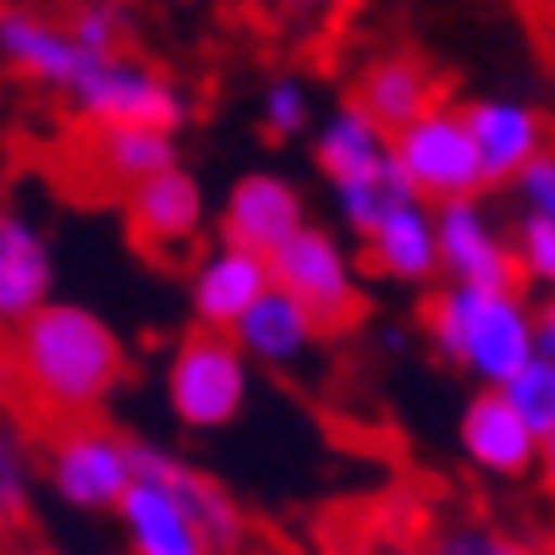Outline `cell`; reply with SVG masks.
I'll return each instance as SVG.
<instances>
[{
  "label": "cell",
  "mask_w": 555,
  "mask_h": 555,
  "mask_svg": "<svg viewBox=\"0 0 555 555\" xmlns=\"http://www.w3.org/2000/svg\"><path fill=\"white\" fill-rule=\"evenodd\" d=\"M127 379V341L89 302L55 297L17 331H0V408L34 440L89 424Z\"/></svg>",
  "instance_id": "1"
},
{
  "label": "cell",
  "mask_w": 555,
  "mask_h": 555,
  "mask_svg": "<svg viewBox=\"0 0 555 555\" xmlns=\"http://www.w3.org/2000/svg\"><path fill=\"white\" fill-rule=\"evenodd\" d=\"M418 331L446 369H462L479 390H506L533 358V297L522 286H451L440 281L424 308Z\"/></svg>",
  "instance_id": "2"
},
{
  "label": "cell",
  "mask_w": 555,
  "mask_h": 555,
  "mask_svg": "<svg viewBox=\"0 0 555 555\" xmlns=\"http://www.w3.org/2000/svg\"><path fill=\"white\" fill-rule=\"evenodd\" d=\"M39 473L61 506L72 512H121L138 485V440L105 418L72 424L39 440Z\"/></svg>",
  "instance_id": "3"
},
{
  "label": "cell",
  "mask_w": 555,
  "mask_h": 555,
  "mask_svg": "<svg viewBox=\"0 0 555 555\" xmlns=\"http://www.w3.org/2000/svg\"><path fill=\"white\" fill-rule=\"evenodd\" d=\"M248 390H254V363L248 352L236 347L231 336L220 331H188L177 347H171V363H166V402H171V418L182 429H225L243 418L248 408Z\"/></svg>",
  "instance_id": "4"
},
{
  "label": "cell",
  "mask_w": 555,
  "mask_h": 555,
  "mask_svg": "<svg viewBox=\"0 0 555 555\" xmlns=\"http://www.w3.org/2000/svg\"><path fill=\"white\" fill-rule=\"evenodd\" d=\"M390 160L402 166V177L413 182V193L435 209L479 198L490 188L479 143H473V127L462 116V105H435L429 116H418L413 127H402L390 138Z\"/></svg>",
  "instance_id": "5"
},
{
  "label": "cell",
  "mask_w": 555,
  "mask_h": 555,
  "mask_svg": "<svg viewBox=\"0 0 555 555\" xmlns=\"http://www.w3.org/2000/svg\"><path fill=\"white\" fill-rule=\"evenodd\" d=\"M72 116L83 127H154L177 132L188 121V94L171 83L160 66H149L138 55L116 61H89V72L77 77V89L66 94Z\"/></svg>",
  "instance_id": "6"
},
{
  "label": "cell",
  "mask_w": 555,
  "mask_h": 555,
  "mask_svg": "<svg viewBox=\"0 0 555 555\" xmlns=\"http://www.w3.org/2000/svg\"><path fill=\"white\" fill-rule=\"evenodd\" d=\"M270 270H275V286L292 292L320 331H347L363 320V281H358V259L347 254V243L325 225H302L292 243H281L270 254Z\"/></svg>",
  "instance_id": "7"
},
{
  "label": "cell",
  "mask_w": 555,
  "mask_h": 555,
  "mask_svg": "<svg viewBox=\"0 0 555 555\" xmlns=\"http://www.w3.org/2000/svg\"><path fill=\"white\" fill-rule=\"evenodd\" d=\"M209 204H204V182L188 166H171L160 177H149L143 188H132L121 198V225H127V243L154 259V264H182L198 236H204Z\"/></svg>",
  "instance_id": "8"
},
{
  "label": "cell",
  "mask_w": 555,
  "mask_h": 555,
  "mask_svg": "<svg viewBox=\"0 0 555 555\" xmlns=\"http://www.w3.org/2000/svg\"><path fill=\"white\" fill-rule=\"evenodd\" d=\"M177 166V132L154 127H83L66 143V177L89 198H127Z\"/></svg>",
  "instance_id": "9"
},
{
  "label": "cell",
  "mask_w": 555,
  "mask_h": 555,
  "mask_svg": "<svg viewBox=\"0 0 555 555\" xmlns=\"http://www.w3.org/2000/svg\"><path fill=\"white\" fill-rule=\"evenodd\" d=\"M462 116L473 127V143H479L490 188H512L544 149H555V116L539 111L533 100L473 94V100H462Z\"/></svg>",
  "instance_id": "10"
},
{
  "label": "cell",
  "mask_w": 555,
  "mask_h": 555,
  "mask_svg": "<svg viewBox=\"0 0 555 555\" xmlns=\"http://www.w3.org/2000/svg\"><path fill=\"white\" fill-rule=\"evenodd\" d=\"M440 220V275L451 286H522L517 275V248H512V231L479 204V198H462L435 209Z\"/></svg>",
  "instance_id": "11"
},
{
  "label": "cell",
  "mask_w": 555,
  "mask_h": 555,
  "mask_svg": "<svg viewBox=\"0 0 555 555\" xmlns=\"http://www.w3.org/2000/svg\"><path fill=\"white\" fill-rule=\"evenodd\" d=\"M456 446L462 462L485 479H528L539 467L544 440L533 435V424L512 408L506 390H473L467 408L456 418Z\"/></svg>",
  "instance_id": "12"
},
{
  "label": "cell",
  "mask_w": 555,
  "mask_h": 555,
  "mask_svg": "<svg viewBox=\"0 0 555 555\" xmlns=\"http://www.w3.org/2000/svg\"><path fill=\"white\" fill-rule=\"evenodd\" d=\"M220 243L231 248H248V254H275L281 243L308 225V204H302V188L281 171H248L236 177L225 204H220Z\"/></svg>",
  "instance_id": "13"
},
{
  "label": "cell",
  "mask_w": 555,
  "mask_h": 555,
  "mask_svg": "<svg viewBox=\"0 0 555 555\" xmlns=\"http://www.w3.org/2000/svg\"><path fill=\"white\" fill-rule=\"evenodd\" d=\"M275 286V270L264 254H248V248H231V243H215L193 259L188 270V308H193V325L198 331H220L231 336L236 325L248 320V308Z\"/></svg>",
  "instance_id": "14"
},
{
  "label": "cell",
  "mask_w": 555,
  "mask_h": 555,
  "mask_svg": "<svg viewBox=\"0 0 555 555\" xmlns=\"http://www.w3.org/2000/svg\"><path fill=\"white\" fill-rule=\"evenodd\" d=\"M94 55H83L72 44L66 23L61 17H44L34 7H0V66L28 77L39 89H55V94H72L77 77L89 72Z\"/></svg>",
  "instance_id": "15"
},
{
  "label": "cell",
  "mask_w": 555,
  "mask_h": 555,
  "mask_svg": "<svg viewBox=\"0 0 555 555\" xmlns=\"http://www.w3.org/2000/svg\"><path fill=\"white\" fill-rule=\"evenodd\" d=\"M352 105H363L390 138L413 127L418 116H429L435 105H446V77L424 61V55H374L358 66L352 77Z\"/></svg>",
  "instance_id": "16"
},
{
  "label": "cell",
  "mask_w": 555,
  "mask_h": 555,
  "mask_svg": "<svg viewBox=\"0 0 555 555\" xmlns=\"http://www.w3.org/2000/svg\"><path fill=\"white\" fill-rule=\"evenodd\" d=\"M55 302V254L44 231L0 204V331H17L39 308Z\"/></svg>",
  "instance_id": "17"
},
{
  "label": "cell",
  "mask_w": 555,
  "mask_h": 555,
  "mask_svg": "<svg viewBox=\"0 0 555 555\" xmlns=\"http://www.w3.org/2000/svg\"><path fill=\"white\" fill-rule=\"evenodd\" d=\"M363 259L379 281L396 286H435L440 275V220L435 204L424 198H402L369 236H363Z\"/></svg>",
  "instance_id": "18"
},
{
  "label": "cell",
  "mask_w": 555,
  "mask_h": 555,
  "mask_svg": "<svg viewBox=\"0 0 555 555\" xmlns=\"http://www.w3.org/2000/svg\"><path fill=\"white\" fill-rule=\"evenodd\" d=\"M138 473H154V479H166V485L182 495V506L193 512V522L204 528V539H209L215 555H236V550L248 544V512L236 506V495H231L220 479H209L204 467L171 456L166 446L138 440Z\"/></svg>",
  "instance_id": "19"
},
{
  "label": "cell",
  "mask_w": 555,
  "mask_h": 555,
  "mask_svg": "<svg viewBox=\"0 0 555 555\" xmlns=\"http://www.w3.org/2000/svg\"><path fill=\"white\" fill-rule=\"evenodd\" d=\"M116 517H121L132 555H215L204 528L182 506V495L166 479H154V473H138V485H132V495L121 501Z\"/></svg>",
  "instance_id": "20"
},
{
  "label": "cell",
  "mask_w": 555,
  "mask_h": 555,
  "mask_svg": "<svg viewBox=\"0 0 555 555\" xmlns=\"http://www.w3.org/2000/svg\"><path fill=\"white\" fill-rule=\"evenodd\" d=\"M313 166L331 188L341 182H363V177H379L390 166V132L352 100H341L325 121H320V138H313Z\"/></svg>",
  "instance_id": "21"
},
{
  "label": "cell",
  "mask_w": 555,
  "mask_h": 555,
  "mask_svg": "<svg viewBox=\"0 0 555 555\" xmlns=\"http://www.w3.org/2000/svg\"><path fill=\"white\" fill-rule=\"evenodd\" d=\"M320 336H325L320 320H313V313H308L292 292H281V286H270V292L248 308V320L231 331V341L248 352V363H270V369L297 363Z\"/></svg>",
  "instance_id": "22"
},
{
  "label": "cell",
  "mask_w": 555,
  "mask_h": 555,
  "mask_svg": "<svg viewBox=\"0 0 555 555\" xmlns=\"http://www.w3.org/2000/svg\"><path fill=\"white\" fill-rule=\"evenodd\" d=\"M331 198H336L341 225L358 231V236H369L396 204H402V198H418V193H413V182L402 177V166L390 160L379 177H363V182H341V188H331Z\"/></svg>",
  "instance_id": "23"
},
{
  "label": "cell",
  "mask_w": 555,
  "mask_h": 555,
  "mask_svg": "<svg viewBox=\"0 0 555 555\" xmlns=\"http://www.w3.org/2000/svg\"><path fill=\"white\" fill-rule=\"evenodd\" d=\"M61 23H66L72 44L83 55H94V61H116L132 44V23L121 12V0H77Z\"/></svg>",
  "instance_id": "24"
},
{
  "label": "cell",
  "mask_w": 555,
  "mask_h": 555,
  "mask_svg": "<svg viewBox=\"0 0 555 555\" xmlns=\"http://www.w3.org/2000/svg\"><path fill=\"white\" fill-rule=\"evenodd\" d=\"M34 479H39V456H34V435L0 408V501L12 506V517L28 512V495H34Z\"/></svg>",
  "instance_id": "25"
},
{
  "label": "cell",
  "mask_w": 555,
  "mask_h": 555,
  "mask_svg": "<svg viewBox=\"0 0 555 555\" xmlns=\"http://www.w3.org/2000/svg\"><path fill=\"white\" fill-rule=\"evenodd\" d=\"M512 248H517V275H522V292L555 297V225H550V220L522 215V220L512 225Z\"/></svg>",
  "instance_id": "26"
},
{
  "label": "cell",
  "mask_w": 555,
  "mask_h": 555,
  "mask_svg": "<svg viewBox=\"0 0 555 555\" xmlns=\"http://www.w3.org/2000/svg\"><path fill=\"white\" fill-rule=\"evenodd\" d=\"M259 127L270 138H302L313 127V100L297 77H270L259 94Z\"/></svg>",
  "instance_id": "27"
},
{
  "label": "cell",
  "mask_w": 555,
  "mask_h": 555,
  "mask_svg": "<svg viewBox=\"0 0 555 555\" xmlns=\"http://www.w3.org/2000/svg\"><path fill=\"white\" fill-rule=\"evenodd\" d=\"M506 396H512V408L533 424L539 440L555 435V363H550V358H533V363L506 385Z\"/></svg>",
  "instance_id": "28"
},
{
  "label": "cell",
  "mask_w": 555,
  "mask_h": 555,
  "mask_svg": "<svg viewBox=\"0 0 555 555\" xmlns=\"http://www.w3.org/2000/svg\"><path fill=\"white\" fill-rule=\"evenodd\" d=\"M435 555H539L528 544H517L512 533L501 528H485V522H462V528H446L435 539Z\"/></svg>",
  "instance_id": "29"
},
{
  "label": "cell",
  "mask_w": 555,
  "mask_h": 555,
  "mask_svg": "<svg viewBox=\"0 0 555 555\" xmlns=\"http://www.w3.org/2000/svg\"><path fill=\"white\" fill-rule=\"evenodd\" d=\"M512 193H517L522 215H533V220H550V225H555V149H544V154H539V160L512 182Z\"/></svg>",
  "instance_id": "30"
},
{
  "label": "cell",
  "mask_w": 555,
  "mask_h": 555,
  "mask_svg": "<svg viewBox=\"0 0 555 555\" xmlns=\"http://www.w3.org/2000/svg\"><path fill=\"white\" fill-rule=\"evenodd\" d=\"M533 347H539V358L555 363V297L533 302Z\"/></svg>",
  "instance_id": "31"
},
{
  "label": "cell",
  "mask_w": 555,
  "mask_h": 555,
  "mask_svg": "<svg viewBox=\"0 0 555 555\" xmlns=\"http://www.w3.org/2000/svg\"><path fill=\"white\" fill-rule=\"evenodd\" d=\"M539 473H544V485L555 490V435H544V451H539Z\"/></svg>",
  "instance_id": "32"
},
{
  "label": "cell",
  "mask_w": 555,
  "mask_h": 555,
  "mask_svg": "<svg viewBox=\"0 0 555 555\" xmlns=\"http://www.w3.org/2000/svg\"><path fill=\"white\" fill-rule=\"evenodd\" d=\"M286 7H320L325 12V7H352V0H286Z\"/></svg>",
  "instance_id": "33"
},
{
  "label": "cell",
  "mask_w": 555,
  "mask_h": 555,
  "mask_svg": "<svg viewBox=\"0 0 555 555\" xmlns=\"http://www.w3.org/2000/svg\"><path fill=\"white\" fill-rule=\"evenodd\" d=\"M12 522H17V517H12V506H7V501H0V539H7V533H12Z\"/></svg>",
  "instance_id": "34"
},
{
  "label": "cell",
  "mask_w": 555,
  "mask_h": 555,
  "mask_svg": "<svg viewBox=\"0 0 555 555\" xmlns=\"http://www.w3.org/2000/svg\"><path fill=\"white\" fill-rule=\"evenodd\" d=\"M23 555H61V550H50V544H28Z\"/></svg>",
  "instance_id": "35"
},
{
  "label": "cell",
  "mask_w": 555,
  "mask_h": 555,
  "mask_svg": "<svg viewBox=\"0 0 555 555\" xmlns=\"http://www.w3.org/2000/svg\"><path fill=\"white\" fill-rule=\"evenodd\" d=\"M0 555H7V550H0Z\"/></svg>",
  "instance_id": "36"
}]
</instances>
